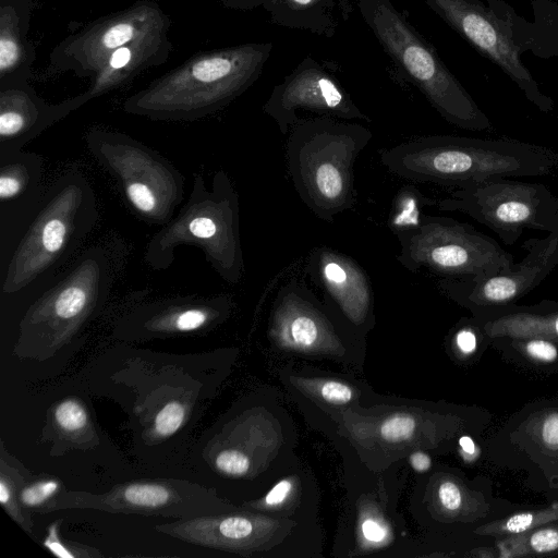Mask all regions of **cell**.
Here are the masks:
<instances>
[{
    "mask_svg": "<svg viewBox=\"0 0 558 558\" xmlns=\"http://www.w3.org/2000/svg\"><path fill=\"white\" fill-rule=\"evenodd\" d=\"M43 160L23 149L0 156V226L2 242L22 236L44 196ZM17 240V241H19Z\"/></svg>",
    "mask_w": 558,
    "mask_h": 558,
    "instance_id": "2e32d148",
    "label": "cell"
},
{
    "mask_svg": "<svg viewBox=\"0 0 558 558\" xmlns=\"http://www.w3.org/2000/svg\"><path fill=\"white\" fill-rule=\"evenodd\" d=\"M180 245L199 248L207 263L226 282L236 284L241 280L244 258L239 195L223 170L215 172L210 187L202 174H194L187 201L150 238L145 260L155 270L168 269Z\"/></svg>",
    "mask_w": 558,
    "mask_h": 558,
    "instance_id": "277c9868",
    "label": "cell"
},
{
    "mask_svg": "<svg viewBox=\"0 0 558 558\" xmlns=\"http://www.w3.org/2000/svg\"><path fill=\"white\" fill-rule=\"evenodd\" d=\"M170 16L155 0H137L130 7L98 17L68 35L50 51L45 77L73 73L92 78L118 48L167 38Z\"/></svg>",
    "mask_w": 558,
    "mask_h": 558,
    "instance_id": "9c48e42d",
    "label": "cell"
},
{
    "mask_svg": "<svg viewBox=\"0 0 558 558\" xmlns=\"http://www.w3.org/2000/svg\"><path fill=\"white\" fill-rule=\"evenodd\" d=\"M438 497L442 507L449 511H456L460 508L462 496L457 484L446 481L438 488Z\"/></svg>",
    "mask_w": 558,
    "mask_h": 558,
    "instance_id": "d6a6232c",
    "label": "cell"
},
{
    "mask_svg": "<svg viewBox=\"0 0 558 558\" xmlns=\"http://www.w3.org/2000/svg\"><path fill=\"white\" fill-rule=\"evenodd\" d=\"M110 286L107 254L99 247L86 250L29 307L21 325L23 335L45 340L69 337L100 306Z\"/></svg>",
    "mask_w": 558,
    "mask_h": 558,
    "instance_id": "8fae6325",
    "label": "cell"
},
{
    "mask_svg": "<svg viewBox=\"0 0 558 558\" xmlns=\"http://www.w3.org/2000/svg\"><path fill=\"white\" fill-rule=\"evenodd\" d=\"M215 463L219 471L234 476L244 475L250 469L248 458L243 452L234 449L219 452Z\"/></svg>",
    "mask_w": 558,
    "mask_h": 558,
    "instance_id": "f1b7e54d",
    "label": "cell"
},
{
    "mask_svg": "<svg viewBox=\"0 0 558 558\" xmlns=\"http://www.w3.org/2000/svg\"><path fill=\"white\" fill-rule=\"evenodd\" d=\"M98 220L96 195L78 171L58 178L11 253L2 292L15 294L61 266Z\"/></svg>",
    "mask_w": 558,
    "mask_h": 558,
    "instance_id": "5b68a950",
    "label": "cell"
},
{
    "mask_svg": "<svg viewBox=\"0 0 558 558\" xmlns=\"http://www.w3.org/2000/svg\"><path fill=\"white\" fill-rule=\"evenodd\" d=\"M277 25L330 38L349 17L350 0H262Z\"/></svg>",
    "mask_w": 558,
    "mask_h": 558,
    "instance_id": "7402d4cb",
    "label": "cell"
},
{
    "mask_svg": "<svg viewBox=\"0 0 558 558\" xmlns=\"http://www.w3.org/2000/svg\"><path fill=\"white\" fill-rule=\"evenodd\" d=\"M184 407L178 401L168 402L156 415L155 432L162 437L173 435L182 425Z\"/></svg>",
    "mask_w": 558,
    "mask_h": 558,
    "instance_id": "4316f807",
    "label": "cell"
},
{
    "mask_svg": "<svg viewBox=\"0 0 558 558\" xmlns=\"http://www.w3.org/2000/svg\"><path fill=\"white\" fill-rule=\"evenodd\" d=\"M475 313L489 337H543L558 341V302L542 301L530 307L508 304Z\"/></svg>",
    "mask_w": 558,
    "mask_h": 558,
    "instance_id": "44dd1931",
    "label": "cell"
},
{
    "mask_svg": "<svg viewBox=\"0 0 558 558\" xmlns=\"http://www.w3.org/2000/svg\"><path fill=\"white\" fill-rule=\"evenodd\" d=\"M54 418L63 430L73 433L86 425L87 413L80 402L69 399L56 408Z\"/></svg>",
    "mask_w": 558,
    "mask_h": 558,
    "instance_id": "d4e9b609",
    "label": "cell"
},
{
    "mask_svg": "<svg viewBox=\"0 0 558 558\" xmlns=\"http://www.w3.org/2000/svg\"><path fill=\"white\" fill-rule=\"evenodd\" d=\"M436 206L468 215L513 245L526 230H550L558 215V195L542 183L502 178L456 189Z\"/></svg>",
    "mask_w": 558,
    "mask_h": 558,
    "instance_id": "30bf717a",
    "label": "cell"
},
{
    "mask_svg": "<svg viewBox=\"0 0 558 558\" xmlns=\"http://www.w3.org/2000/svg\"><path fill=\"white\" fill-rule=\"evenodd\" d=\"M120 496L124 505L143 509L165 507L171 499L169 488L156 483L130 484L122 488Z\"/></svg>",
    "mask_w": 558,
    "mask_h": 558,
    "instance_id": "cb8c5ba5",
    "label": "cell"
},
{
    "mask_svg": "<svg viewBox=\"0 0 558 558\" xmlns=\"http://www.w3.org/2000/svg\"><path fill=\"white\" fill-rule=\"evenodd\" d=\"M306 270L349 319L359 324L368 315L373 303L372 283L354 259L328 247H315Z\"/></svg>",
    "mask_w": 558,
    "mask_h": 558,
    "instance_id": "e0dca14e",
    "label": "cell"
},
{
    "mask_svg": "<svg viewBox=\"0 0 558 558\" xmlns=\"http://www.w3.org/2000/svg\"><path fill=\"white\" fill-rule=\"evenodd\" d=\"M522 247L525 257L509 272L478 280L440 278L438 288L474 312L512 304L538 287L558 266V215L546 236L529 239Z\"/></svg>",
    "mask_w": 558,
    "mask_h": 558,
    "instance_id": "5bb4252c",
    "label": "cell"
},
{
    "mask_svg": "<svg viewBox=\"0 0 558 558\" xmlns=\"http://www.w3.org/2000/svg\"><path fill=\"white\" fill-rule=\"evenodd\" d=\"M272 43L198 51L129 96L124 112L154 121H195L240 97L260 76Z\"/></svg>",
    "mask_w": 558,
    "mask_h": 558,
    "instance_id": "7a4b0ae2",
    "label": "cell"
},
{
    "mask_svg": "<svg viewBox=\"0 0 558 558\" xmlns=\"http://www.w3.org/2000/svg\"><path fill=\"white\" fill-rule=\"evenodd\" d=\"M379 161L402 179L453 190L502 178L558 175V151L508 137L428 135L380 150Z\"/></svg>",
    "mask_w": 558,
    "mask_h": 558,
    "instance_id": "6da1fadb",
    "label": "cell"
},
{
    "mask_svg": "<svg viewBox=\"0 0 558 558\" xmlns=\"http://www.w3.org/2000/svg\"><path fill=\"white\" fill-rule=\"evenodd\" d=\"M223 5L235 10H253L262 7V0H217Z\"/></svg>",
    "mask_w": 558,
    "mask_h": 558,
    "instance_id": "60d3db41",
    "label": "cell"
},
{
    "mask_svg": "<svg viewBox=\"0 0 558 558\" xmlns=\"http://www.w3.org/2000/svg\"><path fill=\"white\" fill-rule=\"evenodd\" d=\"M291 489L292 482L290 480H281L265 496V505L269 507L281 505L288 498Z\"/></svg>",
    "mask_w": 558,
    "mask_h": 558,
    "instance_id": "8d00e7d4",
    "label": "cell"
},
{
    "mask_svg": "<svg viewBox=\"0 0 558 558\" xmlns=\"http://www.w3.org/2000/svg\"><path fill=\"white\" fill-rule=\"evenodd\" d=\"M415 426L416 422L411 415L398 413L381 423L379 433L383 439L399 442L410 439L415 432Z\"/></svg>",
    "mask_w": 558,
    "mask_h": 558,
    "instance_id": "484cf974",
    "label": "cell"
},
{
    "mask_svg": "<svg viewBox=\"0 0 558 558\" xmlns=\"http://www.w3.org/2000/svg\"><path fill=\"white\" fill-rule=\"evenodd\" d=\"M363 21L403 73L448 123L469 131H489L493 124L433 45L391 0H357Z\"/></svg>",
    "mask_w": 558,
    "mask_h": 558,
    "instance_id": "8992f818",
    "label": "cell"
},
{
    "mask_svg": "<svg viewBox=\"0 0 558 558\" xmlns=\"http://www.w3.org/2000/svg\"><path fill=\"white\" fill-rule=\"evenodd\" d=\"M44 545L54 555L59 557H74L75 555L65 547L58 537L57 525L51 524L48 530V535L44 541Z\"/></svg>",
    "mask_w": 558,
    "mask_h": 558,
    "instance_id": "74e56055",
    "label": "cell"
},
{
    "mask_svg": "<svg viewBox=\"0 0 558 558\" xmlns=\"http://www.w3.org/2000/svg\"><path fill=\"white\" fill-rule=\"evenodd\" d=\"M31 12L32 0H0V86L29 82L36 59Z\"/></svg>",
    "mask_w": 558,
    "mask_h": 558,
    "instance_id": "d6986e66",
    "label": "cell"
},
{
    "mask_svg": "<svg viewBox=\"0 0 558 558\" xmlns=\"http://www.w3.org/2000/svg\"><path fill=\"white\" fill-rule=\"evenodd\" d=\"M58 488L59 483L56 480L39 481L23 488L20 499L24 506H39L54 495Z\"/></svg>",
    "mask_w": 558,
    "mask_h": 558,
    "instance_id": "83f0119b",
    "label": "cell"
},
{
    "mask_svg": "<svg viewBox=\"0 0 558 558\" xmlns=\"http://www.w3.org/2000/svg\"><path fill=\"white\" fill-rule=\"evenodd\" d=\"M541 436L546 446L558 448V413H551L544 420Z\"/></svg>",
    "mask_w": 558,
    "mask_h": 558,
    "instance_id": "e575fe53",
    "label": "cell"
},
{
    "mask_svg": "<svg viewBox=\"0 0 558 558\" xmlns=\"http://www.w3.org/2000/svg\"><path fill=\"white\" fill-rule=\"evenodd\" d=\"M423 1L480 54L502 70L538 110L547 113L554 109L553 99L541 90L521 61L510 25L493 8H486L480 0Z\"/></svg>",
    "mask_w": 558,
    "mask_h": 558,
    "instance_id": "7c38bea8",
    "label": "cell"
},
{
    "mask_svg": "<svg viewBox=\"0 0 558 558\" xmlns=\"http://www.w3.org/2000/svg\"><path fill=\"white\" fill-rule=\"evenodd\" d=\"M229 304L227 296L166 301L146 306L133 324L147 332L195 331L222 318Z\"/></svg>",
    "mask_w": 558,
    "mask_h": 558,
    "instance_id": "ffe728a7",
    "label": "cell"
},
{
    "mask_svg": "<svg viewBox=\"0 0 558 558\" xmlns=\"http://www.w3.org/2000/svg\"><path fill=\"white\" fill-rule=\"evenodd\" d=\"M524 349L526 353L543 362H553L558 356V350L553 340L543 337L525 338Z\"/></svg>",
    "mask_w": 558,
    "mask_h": 558,
    "instance_id": "f546056e",
    "label": "cell"
},
{
    "mask_svg": "<svg viewBox=\"0 0 558 558\" xmlns=\"http://www.w3.org/2000/svg\"><path fill=\"white\" fill-rule=\"evenodd\" d=\"M530 545L536 553H548L558 548V531L553 529L541 530L530 537Z\"/></svg>",
    "mask_w": 558,
    "mask_h": 558,
    "instance_id": "1f68e13d",
    "label": "cell"
},
{
    "mask_svg": "<svg viewBox=\"0 0 558 558\" xmlns=\"http://www.w3.org/2000/svg\"><path fill=\"white\" fill-rule=\"evenodd\" d=\"M411 466L417 472H426L432 464L428 454L422 451L413 452L410 457Z\"/></svg>",
    "mask_w": 558,
    "mask_h": 558,
    "instance_id": "ab89813d",
    "label": "cell"
},
{
    "mask_svg": "<svg viewBox=\"0 0 558 558\" xmlns=\"http://www.w3.org/2000/svg\"><path fill=\"white\" fill-rule=\"evenodd\" d=\"M320 395L330 403L343 404L352 399L353 390L345 384L328 380L322 385Z\"/></svg>",
    "mask_w": 558,
    "mask_h": 558,
    "instance_id": "4dcf8cb0",
    "label": "cell"
},
{
    "mask_svg": "<svg viewBox=\"0 0 558 558\" xmlns=\"http://www.w3.org/2000/svg\"><path fill=\"white\" fill-rule=\"evenodd\" d=\"M459 445L464 452V454L473 456L476 451L475 444L469 436H462L459 439Z\"/></svg>",
    "mask_w": 558,
    "mask_h": 558,
    "instance_id": "7bdbcfd3",
    "label": "cell"
},
{
    "mask_svg": "<svg viewBox=\"0 0 558 558\" xmlns=\"http://www.w3.org/2000/svg\"><path fill=\"white\" fill-rule=\"evenodd\" d=\"M395 235L400 243L397 260L412 272L478 280L509 272L515 264L495 239L450 217L424 214L418 228Z\"/></svg>",
    "mask_w": 558,
    "mask_h": 558,
    "instance_id": "ba28073f",
    "label": "cell"
},
{
    "mask_svg": "<svg viewBox=\"0 0 558 558\" xmlns=\"http://www.w3.org/2000/svg\"><path fill=\"white\" fill-rule=\"evenodd\" d=\"M361 531L364 539L372 544H380L387 538L386 527L375 519H365Z\"/></svg>",
    "mask_w": 558,
    "mask_h": 558,
    "instance_id": "836d02e7",
    "label": "cell"
},
{
    "mask_svg": "<svg viewBox=\"0 0 558 558\" xmlns=\"http://www.w3.org/2000/svg\"><path fill=\"white\" fill-rule=\"evenodd\" d=\"M172 50L170 37L118 48L90 78L89 87L78 94L82 105L126 85L150 68L165 64Z\"/></svg>",
    "mask_w": 558,
    "mask_h": 558,
    "instance_id": "ac0fdd59",
    "label": "cell"
},
{
    "mask_svg": "<svg viewBox=\"0 0 558 558\" xmlns=\"http://www.w3.org/2000/svg\"><path fill=\"white\" fill-rule=\"evenodd\" d=\"M536 517L532 512L518 513L510 517L504 524V530L509 533H521L529 530L535 522Z\"/></svg>",
    "mask_w": 558,
    "mask_h": 558,
    "instance_id": "d590c367",
    "label": "cell"
},
{
    "mask_svg": "<svg viewBox=\"0 0 558 558\" xmlns=\"http://www.w3.org/2000/svg\"><path fill=\"white\" fill-rule=\"evenodd\" d=\"M75 110L73 97L49 104L29 82L0 86V156L23 149Z\"/></svg>",
    "mask_w": 558,
    "mask_h": 558,
    "instance_id": "9a60e30c",
    "label": "cell"
},
{
    "mask_svg": "<svg viewBox=\"0 0 558 558\" xmlns=\"http://www.w3.org/2000/svg\"><path fill=\"white\" fill-rule=\"evenodd\" d=\"M12 499V493L10 485L2 477L0 481V501L4 507L10 506Z\"/></svg>",
    "mask_w": 558,
    "mask_h": 558,
    "instance_id": "b9f144b4",
    "label": "cell"
},
{
    "mask_svg": "<svg viewBox=\"0 0 558 558\" xmlns=\"http://www.w3.org/2000/svg\"><path fill=\"white\" fill-rule=\"evenodd\" d=\"M288 134L287 166L299 197L316 217L335 222L356 203L354 165L373 137L371 130L318 116L300 118Z\"/></svg>",
    "mask_w": 558,
    "mask_h": 558,
    "instance_id": "3957f363",
    "label": "cell"
},
{
    "mask_svg": "<svg viewBox=\"0 0 558 558\" xmlns=\"http://www.w3.org/2000/svg\"><path fill=\"white\" fill-rule=\"evenodd\" d=\"M436 205L437 201L427 197L414 185H404L395 196L388 226L393 234L418 228L424 208Z\"/></svg>",
    "mask_w": 558,
    "mask_h": 558,
    "instance_id": "603a6c76",
    "label": "cell"
},
{
    "mask_svg": "<svg viewBox=\"0 0 558 558\" xmlns=\"http://www.w3.org/2000/svg\"><path fill=\"white\" fill-rule=\"evenodd\" d=\"M89 153L116 180L140 219L165 226L184 198V177L162 155L129 134L90 129L85 134Z\"/></svg>",
    "mask_w": 558,
    "mask_h": 558,
    "instance_id": "52a82bcc",
    "label": "cell"
},
{
    "mask_svg": "<svg viewBox=\"0 0 558 558\" xmlns=\"http://www.w3.org/2000/svg\"><path fill=\"white\" fill-rule=\"evenodd\" d=\"M456 344L458 349L464 354H471L475 351L477 345V338L472 328H461L456 335Z\"/></svg>",
    "mask_w": 558,
    "mask_h": 558,
    "instance_id": "f35d334b",
    "label": "cell"
},
{
    "mask_svg": "<svg viewBox=\"0 0 558 558\" xmlns=\"http://www.w3.org/2000/svg\"><path fill=\"white\" fill-rule=\"evenodd\" d=\"M298 110L342 120L371 121L339 80L311 56L274 86L263 106V111L276 122L283 135L300 119Z\"/></svg>",
    "mask_w": 558,
    "mask_h": 558,
    "instance_id": "4fadbf2b",
    "label": "cell"
}]
</instances>
